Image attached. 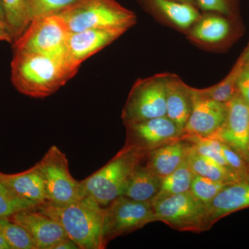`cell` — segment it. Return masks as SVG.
Here are the masks:
<instances>
[{"instance_id": "cell-17", "label": "cell", "mask_w": 249, "mask_h": 249, "mask_svg": "<svg viewBox=\"0 0 249 249\" xmlns=\"http://www.w3.org/2000/svg\"><path fill=\"white\" fill-rule=\"evenodd\" d=\"M0 181L15 194L34 203L37 207L47 201L45 183L38 163L19 173L0 172Z\"/></svg>"}, {"instance_id": "cell-7", "label": "cell", "mask_w": 249, "mask_h": 249, "mask_svg": "<svg viewBox=\"0 0 249 249\" xmlns=\"http://www.w3.org/2000/svg\"><path fill=\"white\" fill-rule=\"evenodd\" d=\"M150 202L138 201L121 196L104 208L103 240L107 246L119 236L127 235L157 222Z\"/></svg>"}, {"instance_id": "cell-9", "label": "cell", "mask_w": 249, "mask_h": 249, "mask_svg": "<svg viewBox=\"0 0 249 249\" xmlns=\"http://www.w3.org/2000/svg\"><path fill=\"white\" fill-rule=\"evenodd\" d=\"M165 77L157 75L136 82L121 114L124 125L166 116Z\"/></svg>"}, {"instance_id": "cell-2", "label": "cell", "mask_w": 249, "mask_h": 249, "mask_svg": "<svg viewBox=\"0 0 249 249\" xmlns=\"http://www.w3.org/2000/svg\"><path fill=\"white\" fill-rule=\"evenodd\" d=\"M36 209L58 222L80 249H104L107 247L103 240L104 208L91 196L66 205L46 201Z\"/></svg>"}, {"instance_id": "cell-30", "label": "cell", "mask_w": 249, "mask_h": 249, "mask_svg": "<svg viewBox=\"0 0 249 249\" xmlns=\"http://www.w3.org/2000/svg\"><path fill=\"white\" fill-rule=\"evenodd\" d=\"M219 148L227 160L229 168L242 179L249 178V168L245 161V159L231 147L219 140Z\"/></svg>"}, {"instance_id": "cell-32", "label": "cell", "mask_w": 249, "mask_h": 249, "mask_svg": "<svg viewBox=\"0 0 249 249\" xmlns=\"http://www.w3.org/2000/svg\"><path fill=\"white\" fill-rule=\"evenodd\" d=\"M201 9L229 14V6L226 0H196Z\"/></svg>"}, {"instance_id": "cell-18", "label": "cell", "mask_w": 249, "mask_h": 249, "mask_svg": "<svg viewBox=\"0 0 249 249\" xmlns=\"http://www.w3.org/2000/svg\"><path fill=\"white\" fill-rule=\"evenodd\" d=\"M165 93L166 116L184 132L193 108L191 88L178 77L166 74Z\"/></svg>"}, {"instance_id": "cell-3", "label": "cell", "mask_w": 249, "mask_h": 249, "mask_svg": "<svg viewBox=\"0 0 249 249\" xmlns=\"http://www.w3.org/2000/svg\"><path fill=\"white\" fill-rule=\"evenodd\" d=\"M147 153L124 145L104 166L80 181L83 197L89 196L101 206H107L122 196L132 174L145 159Z\"/></svg>"}, {"instance_id": "cell-34", "label": "cell", "mask_w": 249, "mask_h": 249, "mask_svg": "<svg viewBox=\"0 0 249 249\" xmlns=\"http://www.w3.org/2000/svg\"><path fill=\"white\" fill-rule=\"evenodd\" d=\"M13 40H14V37L11 35V33L7 29L0 25V41L11 42Z\"/></svg>"}, {"instance_id": "cell-10", "label": "cell", "mask_w": 249, "mask_h": 249, "mask_svg": "<svg viewBox=\"0 0 249 249\" xmlns=\"http://www.w3.org/2000/svg\"><path fill=\"white\" fill-rule=\"evenodd\" d=\"M125 126L124 145L145 153L186 137L184 132L167 116L147 119Z\"/></svg>"}, {"instance_id": "cell-36", "label": "cell", "mask_w": 249, "mask_h": 249, "mask_svg": "<svg viewBox=\"0 0 249 249\" xmlns=\"http://www.w3.org/2000/svg\"><path fill=\"white\" fill-rule=\"evenodd\" d=\"M0 249H11L9 244L5 240V239L1 234H0Z\"/></svg>"}, {"instance_id": "cell-28", "label": "cell", "mask_w": 249, "mask_h": 249, "mask_svg": "<svg viewBox=\"0 0 249 249\" xmlns=\"http://www.w3.org/2000/svg\"><path fill=\"white\" fill-rule=\"evenodd\" d=\"M79 0H27L30 22L37 18L57 14L76 4Z\"/></svg>"}, {"instance_id": "cell-25", "label": "cell", "mask_w": 249, "mask_h": 249, "mask_svg": "<svg viewBox=\"0 0 249 249\" xmlns=\"http://www.w3.org/2000/svg\"><path fill=\"white\" fill-rule=\"evenodd\" d=\"M2 1L8 27L16 40L30 24L27 0H2Z\"/></svg>"}, {"instance_id": "cell-37", "label": "cell", "mask_w": 249, "mask_h": 249, "mask_svg": "<svg viewBox=\"0 0 249 249\" xmlns=\"http://www.w3.org/2000/svg\"><path fill=\"white\" fill-rule=\"evenodd\" d=\"M244 58L245 59V62H249V45L248 48L245 51V53H243Z\"/></svg>"}, {"instance_id": "cell-22", "label": "cell", "mask_w": 249, "mask_h": 249, "mask_svg": "<svg viewBox=\"0 0 249 249\" xmlns=\"http://www.w3.org/2000/svg\"><path fill=\"white\" fill-rule=\"evenodd\" d=\"M193 176L194 174L190 168L186 160L173 173L161 178L160 191L150 201V204L152 206L164 198L189 191Z\"/></svg>"}, {"instance_id": "cell-39", "label": "cell", "mask_w": 249, "mask_h": 249, "mask_svg": "<svg viewBox=\"0 0 249 249\" xmlns=\"http://www.w3.org/2000/svg\"></svg>"}, {"instance_id": "cell-35", "label": "cell", "mask_w": 249, "mask_h": 249, "mask_svg": "<svg viewBox=\"0 0 249 249\" xmlns=\"http://www.w3.org/2000/svg\"><path fill=\"white\" fill-rule=\"evenodd\" d=\"M0 25L5 28V29H7L10 32L7 22H6V16H5L4 5H3L2 0H0Z\"/></svg>"}, {"instance_id": "cell-11", "label": "cell", "mask_w": 249, "mask_h": 249, "mask_svg": "<svg viewBox=\"0 0 249 249\" xmlns=\"http://www.w3.org/2000/svg\"><path fill=\"white\" fill-rule=\"evenodd\" d=\"M191 91L193 108L185 126V134L188 137L201 138L212 137L225 121L227 104L204 96L197 89L191 88Z\"/></svg>"}, {"instance_id": "cell-23", "label": "cell", "mask_w": 249, "mask_h": 249, "mask_svg": "<svg viewBox=\"0 0 249 249\" xmlns=\"http://www.w3.org/2000/svg\"><path fill=\"white\" fill-rule=\"evenodd\" d=\"M245 63V59L242 55L229 75L220 83L206 89H197L198 91L206 97L227 104L239 94L237 80Z\"/></svg>"}, {"instance_id": "cell-20", "label": "cell", "mask_w": 249, "mask_h": 249, "mask_svg": "<svg viewBox=\"0 0 249 249\" xmlns=\"http://www.w3.org/2000/svg\"><path fill=\"white\" fill-rule=\"evenodd\" d=\"M187 163L194 175H199L218 182L230 184L242 180L232 170L198 154L193 146L187 158Z\"/></svg>"}, {"instance_id": "cell-4", "label": "cell", "mask_w": 249, "mask_h": 249, "mask_svg": "<svg viewBox=\"0 0 249 249\" xmlns=\"http://www.w3.org/2000/svg\"><path fill=\"white\" fill-rule=\"evenodd\" d=\"M65 21L70 33L91 29H123L135 24L133 12L115 0H79L57 14Z\"/></svg>"}, {"instance_id": "cell-14", "label": "cell", "mask_w": 249, "mask_h": 249, "mask_svg": "<svg viewBox=\"0 0 249 249\" xmlns=\"http://www.w3.org/2000/svg\"><path fill=\"white\" fill-rule=\"evenodd\" d=\"M9 219L27 231L37 249H53L69 237L58 222L36 209L19 211Z\"/></svg>"}, {"instance_id": "cell-13", "label": "cell", "mask_w": 249, "mask_h": 249, "mask_svg": "<svg viewBox=\"0 0 249 249\" xmlns=\"http://www.w3.org/2000/svg\"><path fill=\"white\" fill-rule=\"evenodd\" d=\"M127 30L123 29H91L70 33L65 59L73 68L119 38Z\"/></svg>"}, {"instance_id": "cell-33", "label": "cell", "mask_w": 249, "mask_h": 249, "mask_svg": "<svg viewBox=\"0 0 249 249\" xmlns=\"http://www.w3.org/2000/svg\"><path fill=\"white\" fill-rule=\"evenodd\" d=\"M53 249H80L78 245L70 237L65 239L58 245L54 247Z\"/></svg>"}, {"instance_id": "cell-29", "label": "cell", "mask_w": 249, "mask_h": 249, "mask_svg": "<svg viewBox=\"0 0 249 249\" xmlns=\"http://www.w3.org/2000/svg\"><path fill=\"white\" fill-rule=\"evenodd\" d=\"M227 185L194 175L190 191L198 199L207 205Z\"/></svg>"}, {"instance_id": "cell-19", "label": "cell", "mask_w": 249, "mask_h": 249, "mask_svg": "<svg viewBox=\"0 0 249 249\" xmlns=\"http://www.w3.org/2000/svg\"><path fill=\"white\" fill-rule=\"evenodd\" d=\"M160 182L161 178L142 163L129 178L122 196L135 201L150 202L160 191Z\"/></svg>"}, {"instance_id": "cell-1", "label": "cell", "mask_w": 249, "mask_h": 249, "mask_svg": "<svg viewBox=\"0 0 249 249\" xmlns=\"http://www.w3.org/2000/svg\"><path fill=\"white\" fill-rule=\"evenodd\" d=\"M11 81L19 92L32 98H45L58 91L78 70L65 58L14 51Z\"/></svg>"}, {"instance_id": "cell-38", "label": "cell", "mask_w": 249, "mask_h": 249, "mask_svg": "<svg viewBox=\"0 0 249 249\" xmlns=\"http://www.w3.org/2000/svg\"><path fill=\"white\" fill-rule=\"evenodd\" d=\"M176 1H181V2L189 3V4H193V0H176Z\"/></svg>"}, {"instance_id": "cell-15", "label": "cell", "mask_w": 249, "mask_h": 249, "mask_svg": "<svg viewBox=\"0 0 249 249\" xmlns=\"http://www.w3.org/2000/svg\"><path fill=\"white\" fill-rule=\"evenodd\" d=\"M193 143L186 138L165 144L147 152L145 165L160 178H165L186 161Z\"/></svg>"}, {"instance_id": "cell-26", "label": "cell", "mask_w": 249, "mask_h": 249, "mask_svg": "<svg viewBox=\"0 0 249 249\" xmlns=\"http://www.w3.org/2000/svg\"><path fill=\"white\" fill-rule=\"evenodd\" d=\"M0 234L11 249H37L27 231L9 218L0 219Z\"/></svg>"}, {"instance_id": "cell-12", "label": "cell", "mask_w": 249, "mask_h": 249, "mask_svg": "<svg viewBox=\"0 0 249 249\" xmlns=\"http://www.w3.org/2000/svg\"><path fill=\"white\" fill-rule=\"evenodd\" d=\"M227 114L221 128L212 136L225 142L246 160L249 157V104L240 95L227 103Z\"/></svg>"}, {"instance_id": "cell-27", "label": "cell", "mask_w": 249, "mask_h": 249, "mask_svg": "<svg viewBox=\"0 0 249 249\" xmlns=\"http://www.w3.org/2000/svg\"><path fill=\"white\" fill-rule=\"evenodd\" d=\"M36 208L37 206L34 203L15 194L0 181V219L10 218L19 211Z\"/></svg>"}, {"instance_id": "cell-16", "label": "cell", "mask_w": 249, "mask_h": 249, "mask_svg": "<svg viewBox=\"0 0 249 249\" xmlns=\"http://www.w3.org/2000/svg\"><path fill=\"white\" fill-rule=\"evenodd\" d=\"M206 206L211 227L224 216L249 207V178L227 185Z\"/></svg>"}, {"instance_id": "cell-8", "label": "cell", "mask_w": 249, "mask_h": 249, "mask_svg": "<svg viewBox=\"0 0 249 249\" xmlns=\"http://www.w3.org/2000/svg\"><path fill=\"white\" fill-rule=\"evenodd\" d=\"M37 163L45 183L47 201L66 205L83 198L80 181L70 173L67 156L58 147H51Z\"/></svg>"}, {"instance_id": "cell-31", "label": "cell", "mask_w": 249, "mask_h": 249, "mask_svg": "<svg viewBox=\"0 0 249 249\" xmlns=\"http://www.w3.org/2000/svg\"><path fill=\"white\" fill-rule=\"evenodd\" d=\"M237 85L239 95L249 104V62H245Z\"/></svg>"}, {"instance_id": "cell-5", "label": "cell", "mask_w": 249, "mask_h": 249, "mask_svg": "<svg viewBox=\"0 0 249 249\" xmlns=\"http://www.w3.org/2000/svg\"><path fill=\"white\" fill-rule=\"evenodd\" d=\"M70 31L65 21L53 14L31 21L15 40L14 51H25L54 58H65Z\"/></svg>"}, {"instance_id": "cell-6", "label": "cell", "mask_w": 249, "mask_h": 249, "mask_svg": "<svg viewBox=\"0 0 249 249\" xmlns=\"http://www.w3.org/2000/svg\"><path fill=\"white\" fill-rule=\"evenodd\" d=\"M152 207L157 221L175 230L199 232L212 227L207 206L191 191L164 198Z\"/></svg>"}, {"instance_id": "cell-21", "label": "cell", "mask_w": 249, "mask_h": 249, "mask_svg": "<svg viewBox=\"0 0 249 249\" xmlns=\"http://www.w3.org/2000/svg\"><path fill=\"white\" fill-rule=\"evenodd\" d=\"M165 17L177 27L188 29L199 19L197 10L189 3L176 0H152Z\"/></svg>"}, {"instance_id": "cell-24", "label": "cell", "mask_w": 249, "mask_h": 249, "mask_svg": "<svg viewBox=\"0 0 249 249\" xmlns=\"http://www.w3.org/2000/svg\"><path fill=\"white\" fill-rule=\"evenodd\" d=\"M230 31L227 19L219 16H210L203 18L193 27L191 36L193 38L208 43H215L224 40Z\"/></svg>"}]
</instances>
